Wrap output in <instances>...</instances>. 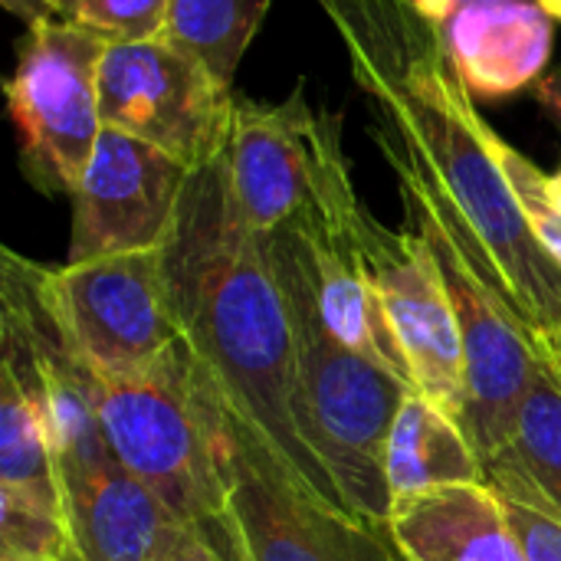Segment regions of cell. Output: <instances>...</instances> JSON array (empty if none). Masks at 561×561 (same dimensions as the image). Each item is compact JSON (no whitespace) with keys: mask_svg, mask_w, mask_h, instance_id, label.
<instances>
[{"mask_svg":"<svg viewBox=\"0 0 561 561\" xmlns=\"http://www.w3.org/2000/svg\"><path fill=\"white\" fill-rule=\"evenodd\" d=\"M332 20L375 125L417 151L454 197L519 316L542 342L561 325V266L539 243L447 53L408 0H316Z\"/></svg>","mask_w":561,"mask_h":561,"instance_id":"6da1fadb","label":"cell"},{"mask_svg":"<svg viewBox=\"0 0 561 561\" xmlns=\"http://www.w3.org/2000/svg\"><path fill=\"white\" fill-rule=\"evenodd\" d=\"M161 260L181 335L230 414L260 437L302 493L358 519L299 431L286 299L266 240L237 204L227 151L187 174Z\"/></svg>","mask_w":561,"mask_h":561,"instance_id":"7a4b0ae2","label":"cell"},{"mask_svg":"<svg viewBox=\"0 0 561 561\" xmlns=\"http://www.w3.org/2000/svg\"><path fill=\"white\" fill-rule=\"evenodd\" d=\"M263 240L293 325V408L299 431L332 473L348 510L371 529L388 533L385 444L398 408L417 388L352 352L325 329L312 293L309 253L296 227Z\"/></svg>","mask_w":561,"mask_h":561,"instance_id":"3957f363","label":"cell"},{"mask_svg":"<svg viewBox=\"0 0 561 561\" xmlns=\"http://www.w3.org/2000/svg\"><path fill=\"white\" fill-rule=\"evenodd\" d=\"M371 138L398 178L408 227L431 247L450 293L467 362L463 427L483 463L513 434L519 404L542 365L539 339L427 161L378 125Z\"/></svg>","mask_w":561,"mask_h":561,"instance_id":"277c9868","label":"cell"},{"mask_svg":"<svg viewBox=\"0 0 561 561\" xmlns=\"http://www.w3.org/2000/svg\"><path fill=\"white\" fill-rule=\"evenodd\" d=\"M95 414L115 460L184 526L224 523L227 404L184 335L151 368L99 381Z\"/></svg>","mask_w":561,"mask_h":561,"instance_id":"5b68a950","label":"cell"},{"mask_svg":"<svg viewBox=\"0 0 561 561\" xmlns=\"http://www.w3.org/2000/svg\"><path fill=\"white\" fill-rule=\"evenodd\" d=\"M108 43L69 23H30L7 79L23 171L46 194L79 187L102 131L99 66Z\"/></svg>","mask_w":561,"mask_h":561,"instance_id":"8992f818","label":"cell"},{"mask_svg":"<svg viewBox=\"0 0 561 561\" xmlns=\"http://www.w3.org/2000/svg\"><path fill=\"white\" fill-rule=\"evenodd\" d=\"M227 171L247 224L270 237L352 184L342 118L312 108L306 82L276 105L237 99Z\"/></svg>","mask_w":561,"mask_h":561,"instance_id":"52a82bcc","label":"cell"},{"mask_svg":"<svg viewBox=\"0 0 561 561\" xmlns=\"http://www.w3.org/2000/svg\"><path fill=\"white\" fill-rule=\"evenodd\" d=\"M233 105V85L164 36L108 43L102 56V125L161 148L187 171L227 151Z\"/></svg>","mask_w":561,"mask_h":561,"instance_id":"ba28073f","label":"cell"},{"mask_svg":"<svg viewBox=\"0 0 561 561\" xmlns=\"http://www.w3.org/2000/svg\"><path fill=\"white\" fill-rule=\"evenodd\" d=\"M224 526L237 561H401L388 533L342 516L279 467L227 408Z\"/></svg>","mask_w":561,"mask_h":561,"instance_id":"9c48e42d","label":"cell"},{"mask_svg":"<svg viewBox=\"0 0 561 561\" xmlns=\"http://www.w3.org/2000/svg\"><path fill=\"white\" fill-rule=\"evenodd\" d=\"M49 299L99 381L151 368L181 339L161 247L49 266Z\"/></svg>","mask_w":561,"mask_h":561,"instance_id":"30bf717a","label":"cell"},{"mask_svg":"<svg viewBox=\"0 0 561 561\" xmlns=\"http://www.w3.org/2000/svg\"><path fill=\"white\" fill-rule=\"evenodd\" d=\"M362 247L381 306L408 355L414 388L463 424V339L431 247L411 227L388 230L371 210H365L362 220Z\"/></svg>","mask_w":561,"mask_h":561,"instance_id":"8fae6325","label":"cell"},{"mask_svg":"<svg viewBox=\"0 0 561 561\" xmlns=\"http://www.w3.org/2000/svg\"><path fill=\"white\" fill-rule=\"evenodd\" d=\"M187 174L161 148L102 125L72 191L69 263L158 250L174 224Z\"/></svg>","mask_w":561,"mask_h":561,"instance_id":"7c38bea8","label":"cell"},{"mask_svg":"<svg viewBox=\"0 0 561 561\" xmlns=\"http://www.w3.org/2000/svg\"><path fill=\"white\" fill-rule=\"evenodd\" d=\"M59 477L82 561H161L184 526L115 454Z\"/></svg>","mask_w":561,"mask_h":561,"instance_id":"4fadbf2b","label":"cell"},{"mask_svg":"<svg viewBox=\"0 0 561 561\" xmlns=\"http://www.w3.org/2000/svg\"><path fill=\"white\" fill-rule=\"evenodd\" d=\"M444 39L473 99H506L546 76L556 20L536 0H470L444 26Z\"/></svg>","mask_w":561,"mask_h":561,"instance_id":"5bb4252c","label":"cell"},{"mask_svg":"<svg viewBox=\"0 0 561 561\" xmlns=\"http://www.w3.org/2000/svg\"><path fill=\"white\" fill-rule=\"evenodd\" d=\"M388 536L401 561H526L503 496L457 483L391 506Z\"/></svg>","mask_w":561,"mask_h":561,"instance_id":"9a60e30c","label":"cell"},{"mask_svg":"<svg viewBox=\"0 0 561 561\" xmlns=\"http://www.w3.org/2000/svg\"><path fill=\"white\" fill-rule=\"evenodd\" d=\"M385 480L391 506H398L444 486L483 483V463L467 427L421 391H411L388 431Z\"/></svg>","mask_w":561,"mask_h":561,"instance_id":"2e32d148","label":"cell"},{"mask_svg":"<svg viewBox=\"0 0 561 561\" xmlns=\"http://www.w3.org/2000/svg\"><path fill=\"white\" fill-rule=\"evenodd\" d=\"M483 483L561 523V381L546 355L510 440L483 460Z\"/></svg>","mask_w":561,"mask_h":561,"instance_id":"e0dca14e","label":"cell"},{"mask_svg":"<svg viewBox=\"0 0 561 561\" xmlns=\"http://www.w3.org/2000/svg\"><path fill=\"white\" fill-rule=\"evenodd\" d=\"M0 496L30 503L36 510L66 519V496L59 463L46 434V424L20 388V381L0 368Z\"/></svg>","mask_w":561,"mask_h":561,"instance_id":"ac0fdd59","label":"cell"},{"mask_svg":"<svg viewBox=\"0 0 561 561\" xmlns=\"http://www.w3.org/2000/svg\"><path fill=\"white\" fill-rule=\"evenodd\" d=\"M273 0H171L164 39L197 56L220 82L233 76Z\"/></svg>","mask_w":561,"mask_h":561,"instance_id":"d6986e66","label":"cell"},{"mask_svg":"<svg viewBox=\"0 0 561 561\" xmlns=\"http://www.w3.org/2000/svg\"><path fill=\"white\" fill-rule=\"evenodd\" d=\"M171 0H49L46 20L69 23L105 43H138L161 36Z\"/></svg>","mask_w":561,"mask_h":561,"instance_id":"ffe728a7","label":"cell"},{"mask_svg":"<svg viewBox=\"0 0 561 561\" xmlns=\"http://www.w3.org/2000/svg\"><path fill=\"white\" fill-rule=\"evenodd\" d=\"M490 145H493V154H496L500 168L506 171V178H510V184H513V191H516V197H519V204H523V210H526V217H529V224H533V230L539 237V243L556 256V263L561 266V214L546 197V178L549 174H542L526 154H519L496 128L490 135Z\"/></svg>","mask_w":561,"mask_h":561,"instance_id":"44dd1931","label":"cell"},{"mask_svg":"<svg viewBox=\"0 0 561 561\" xmlns=\"http://www.w3.org/2000/svg\"><path fill=\"white\" fill-rule=\"evenodd\" d=\"M506 503V516L513 523V533L526 552V561H561V523L526 506V503Z\"/></svg>","mask_w":561,"mask_h":561,"instance_id":"7402d4cb","label":"cell"},{"mask_svg":"<svg viewBox=\"0 0 561 561\" xmlns=\"http://www.w3.org/2000/svg\"><path fill=\"white\" fill-rule=\"evenodd\" d=\"M161 561H237L227 526H181Z\"/></svg>","mask_w":561,"mask_h":561,"instance_id":"603a6c76","label":"cell"},{"mask_svg":"<svg viewBox=\"0 0 561 561\" xmlns=\"http://www.w3.org/2000/svg\"><path fill=\"white\" fill-rule=\"evenodd\" d=\"M408 3H411L424 20H431L434 26L444 30V26L457 16V10H463L470 0H408Z\"/></svg>","mask_w":561,"mask_h":561,"instance_id":"cb8c5ba5","label":"cell"},{"mask_svg":"<svg viewBox=\"0 0 561 561\" xmlns=\"http://www.w3.org/2000/svg\"><path fill=\"white\" fill-rule=\"evenodd\" d=\"M536 99L542 102V108L552 115V122L559 125L561 131V66L559 69H552V72H546V76L536 82Z\"/></svg>","mask_w":561,"mask_h":561,"instance_id":"d4e9b609","label":"cell"},{"mask_svg":"<svg viewBox=\"0 0 561 561\" xmlns=\"http://www.w3.org/2000/svg\"><path fill=\"white\" fill-rule=\"evenodd\" d=\"M46 3L49 0H3V7L10 13H16L20 20H26V23H43L46 20Z\"/></svg>","mask_w":561,"mask_h":561,"instance_id":"484cf974","label":"cell"},{"mask_svg":"<svg viewBox=\"0 0 561 561\" xmlns=\"http://www.w3.org/2000/svg\"><path fill=\"white\" fill-rule=\"evenodd\" d=\"M539 352L546 355V362L552 365V371L559 375V381H561V325L542 335V342H539Z\"/></svg>","mask_w":561,"mask_h":561,"instance_id":"4316f807","label":"cell"},{"mask_svg":"<svg viewBox=\"0 0 561 561\" xmlns=\"http://www.w3.org/2000/svg\"><path fill=\"white\" fill-rule=\"evenodd\" d=\"M546 197H549V204H552V207L561 214V168L556 171V174H549V178H546Z\"/></svg>","mask_w":561,"mask_h":561,"instance_id":"83f0119b","label":"cell"},{"mask_svg":"<svg viewBox=\"0 0 561 561\" xmlns=\"http://www.w3.org/2000/svg\"><path fill=\"white\" fill-rule=\"evenodd\" d=\"M536 3H539V7L556 20V23H561V0H536Z\"/></svg>","mask_w":561,"mask_h":561,"instance_id":"f1b7e54d","label":"cell"},{"mask_svg":"<svg viewBox=\"0 0 561 561\" xmlns=\"http://www.w3.org/2000/svg\"><path fill=\"white\" fill-rule=\"evenodd\" d=\"M79 561H82V559H79Z\"/></svg>","mask_w":561,"mask_h":561,"instance_id":"f546056e","label":"cell"}]
</instances>
